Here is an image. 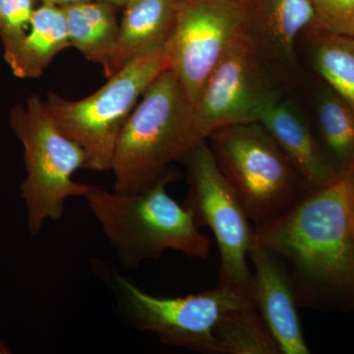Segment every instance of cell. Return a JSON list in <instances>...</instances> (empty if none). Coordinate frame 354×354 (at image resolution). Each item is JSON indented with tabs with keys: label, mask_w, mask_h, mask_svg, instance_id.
Listing matches in <instances>:
<instances>
[{
	"label": "cell",
	"mask_w": 354,
	"mask_h": 354,
	"mask_svg": "<svg viewBox=\"0 0 354 354\" xmlns=\"http://www.w3.org/2000/svg\"><path fill=\"white\" fill-rule=\"evenodd\" d=\"M254 301L283 354H309L297 299L285 264L264 247L251 244Z\"/></svg>",
	"instance_id": "8fae6325"
},
{
	"label": "cell",
	"mask_w": 354,
	"mask_h": 354,
	"mask_svg": "<svg viewBox=\"0 0 354 354\" xmlns=\"http://www.w3.org/2000/svg\"><path fill=\"white\" fill-rule=\"evenodd\" d=\"M165 70L164 46L135 57L94 94L69 101L50 93L44 104L62 132L83 149L85 169L111 171L121 129L151 83Z\"/></svg>",
	"instance_id": "52a82bcc"
},
{
	"label": "cell",
	"mask_w": 354,
	"mask_h": 354,
	"mask_svg": "<svg viewBox=\"0 0 354 354\" xmlns=\"http://www.w3.org/2000/svg\"><path fill=\"white\" fill-rule=\"evenodd\" d=\"M62 7L71 48L80 51L88 62L106 68L120 31V7L104 1L77 2Z\"/></svg>",
	"instance_id": "9a60e30c"
},
{
	"label": "cell",
	"mask_w": 354,
	"mask_h": 354,
	"mask_svg": "<svg viewBox=\"0 0 354 354\" xmlns=\"http://www.w3.org/2000/svg\"><path fill=\"white\" fill-rule=\"evenodd\" d=\"M259 123L278 144L309 191L326 187L342 176L291 102L281 100L262 116Z\"/></svg>",
	"instance_id": "7c38bea8"
},
{
	"label": "cell",
	"mask_w": 354,
	"mask_h": 354,
	"mask_svg": "<svg viewBox=\"0 0 354 354\" xmlns=\"http://www.w3.org/2000/svg\"><path fill=\"white\" fill-rule=\"evenodd\" d=\"M86 1H104L113 3L114 6L122 8L127 3L128 0H39V3L55 4V6H64L66 4L77 3V2Z\"/></svg>",
	"instance_id": "7402d4cb"
},
{
	"label": "cell",
	"mask_w": 354,
	"mask_h": 354,
	"mask_svg": "<svg viewBox=\"0 0 354 354\" xmlns=\"http://www.w3.org/2000/svg\"><path fill=\"white\" fill-rule=\"evenodd\" d=\"M9 123L24 149L26 176L21 197L28 230L37 235L48 221L59 220L70 198H84L90 185L76 183L74 174L85 169L83 149L67 137L38 95L14 106Z\"/></svg>",
	"instance_id": "5b68a950"
},
{
	"label": "cell",
	"mask_w": 354,
	"mask_h": 354,
	"mask_svg": "<svg viewBox=\"0 0 354 354\" xmlns=\"http://www.w3.org/2000/svg\"><path fill=\"white\" fill-rule=\"evenodd\" d=\"M353 313H354V310H353Z\"/></svg>",
	"instance_id": "cb8c5ba5"
},
{
	"label": "cell",
	"mask_w": 354,
	"mask_h": 354,
	"mask_svg": "<svg viewBox=\"0 0 354 354\" xmlns=\"http://www.w3.org/2000/svg\"><path fill=\"white\" fill-rule=\"evenodd\" d=\"M179 0H128L108 66L113 76L135 57L164 46L176 21Z\"/></svg>",
	"instance_id": "5bb4252c"
},
{
	"label": "cell",
	"mask_w": 354,
	"mask_h": 354,
	"mask_svg": "<svg viewBox=\"0 0 354 354\" xmlns=\"http://www.w3.org/2000/svg\"><path fill=\"white\" fill-rule=\"evenodd\" d=\"M193 106L176 76L164 70L146 88L121 129L113 165V190L149 189L171 174L169 165L183 160L200 142Z\"/></svg>",
	"instance_id": "3957f363"
},
{
	"label": "cell",
	"mask_w": 354,
	"mask_h": 354,
	"mask_svg": "<svg viewBox=\"0 0 354 354\" xmlns=\"http://www.w3.org/2000/svg\"><path fill=\"white\" fill-rule=\"evenodd\" d=\"M252 37L242 32L209 76L193 106V124L207 140L220 128L259 122L281 100V92Z\"/></svg>",
	"instance_id": "9c48e42d"
},
{
	"label": "cell",
	"mask_w": 354,
	"mask_h": 354,
	"mask_svg": "<svg viewBox=\"0 0 354 354\" xmlns=\"http://www.w3.org/2000/svg\"><path fill=\"white\" fill-rule=\"evenodd\" d=\"M218 354H281L255 304L230 310L216 324Z\"/></svg>",
	"instance_id": "e0dca14e"
},
{
	"label": "cell",
	"mask_w": 354,
	"mask_h": 354,
	"mask_svg": "<svg viewBox=\"0 0 354 354\" xmlns=\"http://www.w3.org/2000/svg\"><path fill=\"white\" fill-rule=\"evenodd\" d=\"M254 243L285 264L298 307L354 310V221L348 174L254 227Z\"/></svg>",
	"instance_id": "6da1fadb"
},
{
	"label": "cell",
	"mask_w": 354,
	"mask_h": 354,
	"mask_svg": "<svg viewBox=\"0 0 354 354\" xmlns=\"http://www.w3.org/2000/svg\"><path fill=\"white\" fill-rule=\"evenodd\" d=\"M312 0H247L246 31L266 58L291 66L299 35L315 25Z\"/></svg>",
	"instance_id": "4fadbf2b"
},
{
	"label": "cell",
	"mask_w": 354,
	"mask_h": 354,
	"mask_svg": "<svg viewBox=\"0 0 354 354\" xmlns=\"http://www.w3.org/2000/svg\"><path fill=\"white\" fill-rule=\"evenodd\" d=\"M317 71L354 111V38L323 35L314 53Z\"/></svg>",
	"instance_id": "d6986e66"
},
{
	"label": "cell",
	"mask_w": 354,
	"mask_h": 354,
	"mask_svg": "<svg viewBox=\"0 0 354 354\" xmlns=\"http://www.w3.org/2000/svg\"><path fill=\"white\" fill-rule=\"evenodd\" d=\"M353 169H354V167H353Z\"/></svg>",
	"instance_id": "d4e9b609"
},
{
	"label": "cell",
	"mask_w": 354,
	"mask_h": 354,
	"mask_svg": "<svg viewBox=\"0 0 354 354\" xmlns=\"http://www.w3.org/2000/svg\"><path fill=\"white\" fill-rule=\"evenodd\" d=\"M68 48L71 44L62 7L39 3L11 71L17 78H38L53 58Z\"/></svg>",
	"instance_id": "2e32d148"
},
{
	"label": "cell",
	"mask_w": 354,
	"mask_h": 354,
	"mask_svg": "<svg viewBox=\"0 0 354 354\" xmlns=\"http://www.w3.org/2000/svg\"><path fill=\"white\" fill-rule=\"evenodd\" d=\"M349 178V189H351V209H353V216L354 221V169L348 171Z\"/></svg>",
	"instance_id": "603a6c76"
},
{
	"label": "cell",
	"mask_w": 354,
	"mask_h": 354,
	"mask_svg": "<svg viewBox=\"0 0 354 354\" xmlns=\"http://www.w3.org/2000/svg\"><path fill=\"white\" fill-rule=\"evenodd\" d=\"M319 128L329 160L339 174L354 167V111L334 90L325 91L317 104Z\"/></svg>",
	"instance_id": "ac0fdd59"
},
{
	"label": "cell",
	"mask_w": 354,
	"mask_h": 354,
	"mask_svg": "<svg viewBox=\"0 0 354 354\" xmlns=\"http://www.w3.org/2000/svg\"><path fill=\"white\" fill-rule=\"evenodd\" d=\"M92 265L95 274L113 291L125 323L152 333L174 348L218 354L214 330L221 317L230 310L255 304L250 291L221 283L185 297H158L142 290L106 261L94 259Z\"/></svg>",
	"instance_id": "277c9868"
},
{
	"label": "cell",
	"mask_w": 354,
	"mask_h": 354,
	"mask_svg": "<svg viewBox=\"0 0 354 354\" xmlns=\"http://www.w3.org/2000/svg\"><path fill=\"white\" fill-rule=\"evenodd\" d=\"M247 27V0H179L164 46L171 71L194 106L209 76Z\"/></svg>",
	"instance_id": "30bf717a"
},
{
	"label": "cell",
	"mask_w": 354,
	"mask_h": 354,
	"mask_svg": "<svg viewBox=\"0 0 354 354\" xmlns=\"http://www.w3.org/2000/svg\"><path fill=\"white\" fill-rule=\"evenodd\" d=\"M174 172L136 193L90 185L84 199L123 268L136 269L165 251L205 260L211 241L200 230L189 209L169 196Z\"/></svg>",
	"instance_id": "7a4b0ae2"
},
{
	"label": "cell",
	"mask_w": 354,
	"mask_h": 354,
	"mask_svg": "<svg viewBox=\"0 0 354 354\" xmlns=\"http://www.w3.org/2000/svg\"><path fill=\"white\" fill-rule=\"evenodd\" d=\"M38 2L39 0H0V41L9 67L13 64L29 31Z\"/></svg>",
	"instance_id": "ffe728a7"
},
{
	"label": "cell",
	"mask_w": 354,
	"mask_h": 354,
	"mask_svg": "<svg viewBox=\"0 0 354 354\" xmlns=\"http://www.w3.org/2000/svg\"><path fill=\"white\" fill-rule=\"evenodd\" d=\"M207 142L254 227L283 215L310 192L259 122L220 128Z\"/></svg>",
	"instance_id": "8992f818"
},
{
	"label": "cell",
	"mask_w": 354,
	"mask_h": 354,
	"mask_svg": "<svg viewBox=\"0 0 354 354\" xmlns=\"http://www.w3.org/2000/svg\"><path fill=\"white\" fill-rule=\"evenodd\" d=\"M315 10L314 30L323 35L354 38V0H312Z\"/></svg>",
	"instance_id": "44dd1931"
},
{
	"label": "cell",
	"mask_w": 354,
	"mask_h": 354,
	"mask_svg": "<svg viewBox=\"0 0 354 354\" xmlns=\"http://www.w3.org/2000/svg\"><path fill=\"white\" fill-rule=\"evenodd\" d=\"M187 165L188 194L183 205L197 225L208 227L220 252V283L239 286L254 295L253 274L247 265L254 227L245 209L227 183L207 140L184 158Z\"/></svg>",
	"instance_id": "ba28073f"
}]
</instances>
